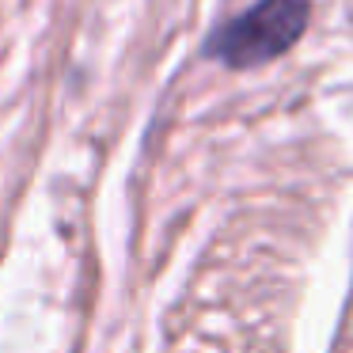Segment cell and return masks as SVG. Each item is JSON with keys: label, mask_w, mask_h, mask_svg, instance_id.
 <instances>
[{"label": "cell", "mask_w": 353, "mask_h": 353, "mask_svg": "<svg viewBox=\"0 0 353 353\" xmlns=\"http://www.w3.org/2000/svg\"><path fill=\"white\" fill-rule=\"evenodd\" d=\"M307 19H312L307 0H259L243 16L224 23L205 50L228 69H254L296 46L300 34L307 31Z\"/></svg>", "instance_id": "1"}]
</instances>
